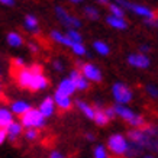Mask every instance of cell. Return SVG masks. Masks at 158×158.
<instances>
[{
    "instance_id": "obj_1",
    "label": "cell",
    "mask_w": 158,
    "mask_h": 158,
    "mask_svg": "<svg viewBox=\"0 0 158 158\" xmlns=\"http://www.w3.org/2000/svg\"><path fill=\"white\" fill-rule=\"evenodd\" d=\"M128 142L142 154L144 149L157 151V125L147 123L142 128H131L128 131Z\"/></svg>"
},
{
    "instance_id": "obj_2",
    "label": "cell",
    "mask_w": 158,
    "mask_h": 158,
    "mask_svg": "<svg viewBox=\"0 0 158 158\" xmlns=\"http://www.w3.org/2000/svg\"><path fill=\"white\" fill-rule=\"evenodd\" d=\"M129 149V142L123 134H112L107 138V152L116 158H125Z\"/></svg>"
},
{
    "instance_id": "obj_3",
    "label": "cell",
    "mask_w": 158,
    "mask_h": 158,
    "mask_svg": "<svg viewBox=\"0 0 158 158\" xmlns=\"http://www.w3.org/2000/svg\"><path fill=\"white\" fill-rule=\"evenodd\" d=\"M20 125L23 126V129L26 128H34V129H44L45 125H47V119L44 118L41 113H39L38 109L35 107H31V109L25 113V115L20 116Z\"/></svg>"
},
{
    "instance_id": "obj_4",
    "label": "cell",
    "mask_w": 158,
    "mask_h": 158,
    "mask_svg": "<svg viewBox=\"0 0 158 158\" xmlns=\"http://www.w3.org/2000/svg\"><path fill=\"white\" fill-rule=\"evenodd\" d=\"M77 70L81 73V76L86 78L89 83H102L103 81V73L96 64L93 62H84V61H76Z\"/></svg>"
},
{
    "instance_id": "obj_5",
    "label": "cell",
    "mask_w": 158,
    "mask_h": 158,
    "mask_svg": "<svg viewBox=\"0 0 158 158\" xmlns=\"http://www.w3.org/2000/svg\"><path fill=\"white\" fill-rule=\"evenodd\" d=\"M112 96L115 99L116 105H126L132 102L134 99V91L126 83L122 81H116L113 86H112Z\"/></svg>"
},
{
    "instance_id": "obj_6",
    "label": "cell",
    "mask_w": 158,
    "mask_h": 158,
    "mask_svg": "<svg viewBox=\"0 0 158 158\" xmlns=\"http://www.w3.org/2000/svg\"><path fill=\"white\" fill-rule=\"evenodd\" d=\"M116 5L120 6L122 9H128L131 12H134L135 15H138L141 18H144V20L147 19H155L157 15L154 12L152 9H149L148 6H144V5H138V3H131L128 0H115Z\"/></svg>"
},
{
    "instance_id": "obj_7",
    "label": "cell",
    "mask_w": 158,
    "mask_h": 158,
    "mask_svg": "<svg viewBox=\"0 0 158 158\" xmlns=\"http://www.w3.org/2000/svg\"><path fill=\"white\" fill-rule=\"evenodd\" d=\"M55 15H57L58 20L61 22L64 26H67L68 29H80L81 28V20L78 19L77 16H73L67 12V10L61 7V6H57L55 7Z\"/></svg>"
},
{
    "instance_id": "obj_8",
    "label": "cell",
    "mask_w": 158,
    "mask_h": 158,
    "mask_svg": "<svg viewBox=\"0 0 158 158\" xmlns=\"http://www.w3.org/2000/svg\"><path fill=\"white\" fill-rule=\"evenodd\" d=\"M126 61L132 68H138V70H147L151 65V58L148 55H145V54H139V52L128 55Z\"/></svg>"
},
{
    "instance_id": "obj_9",
    "label": "cell",
    "mask_w": 158,
    "mask_h": 158,
    "mask_svg": "<svg viewBox=\"0 0 158 158\" xmlns=\"http://www.w3.org/2000/svg\"><path fill=\"white\" fill-rule=\"evenodd\" d=\"M68 78L73 81L74 87H76V90L78 91H87L90 89V83L87 81L86 78L81 76V73L78 71L77 68H73L70 74H68Z\"/></svg>"
},
{
    "instance_id": "obj_10",
    "label": "cell",
    "mask_w": 158,
    "mask_h": 158,
    "mask_svg": "<svg viewBox=\"0 0 158 158\" xmlns=\"http://www.w3.org/2000/svg\"><path fill=\"white\" fill-rule=\"evenodd\" d=\"M5 131H6V136H7L6 141H10L12 144H16L18 139L23 135V126H22L20 122H18V120H13Z\"/></svg>"
},
{
    "instance_id": "obj_11",
    "label": "cell",
    "mask_w": 158,
    "mask_h": 158,
    "mask_svg": "<svg viewBox=\"0 0 158 158\" xmlns=\"http://www.w3.org/2000/svg\"><path fill=\"white\" fill-rule=\"evenodd\" d=\"M91 106H93V109H94V118H93V120L96 122V125H97V126H100V128L107 126L110 120L107 119V116H106L105 112H103L105 105H103L102 102H94Z\"/></svg>"
},
{
    "instance_id": "obj_12",
    "label": "cell",
    "mask_w": 158,
    "mask_h": 158,
    "mask_svg": "<svg viewBox=\"0 0 158 158\" xmlns=\"http://www.w3.org/2000/svg\"><path fill=\"white\" fill-rule=\"evenodd\" d=\"M49 86V80L44 74H34L32 78H31V83H29L28 90L29 91H41L48 89Z\"/></svg>"
},
{
    "instance_id": "obj_13",
    "label": "cell",
    "mask_w": 158,
    "mask_h": 158,
    "mask_svg": "<svg viewBox=\"0 0 158 158\" xmlns=\"http://www.w3.org/2000/svg\"><path fill=\"white\" fill-rule=\"evenodd\" d=\"M52 100H54V103H55V107H58L61 112H68V110H71L73 107H74V102H73L71 97L60 94L57 91L54 93Z\"/></svg>"
},
{
    "instance_id": "obj_14",
    "label": "cell",
    "mask_w": 158,
    "mask_h": 158,
    "mask_svg": "<svg viewBox=\"0 0 158 158\" xmlns=\"http://www.w3.org/2000/svg\"><path fill=\"white\" fill-rule=\"evenodd\" d=\"M113 110H115L116 116H119L120 119L128 125H131V122L134 120L135 115H136L134 110L131 107H128L126 105H113Z\"/></svg>"
},
{
    "instance_id": "obj_15",
    "label": "cell",
    "mask_w": 158,
    "mask_h": 158,
    "mask_svg": "<svg viewBox=\"0 0 158 158\" xmlns=\"http://www.w3.org/2000/svg\"><path fill=\"white\" fill-rule=\"evenodd\" d=\"M38 110H39V113H41L45 119H49V118L55 113V103H54L52 97H51V96L45 97V99L41 102V105H39Z\"/></svg>"
},
{
    "instance_id": "obj_16",
    "label": "cell",
    "mask_w": 158,
    "mask_h": 158,
    "mask_svg": "<svg viewBox=\"0 0 158 158\" xmlns=\"http://www.w3.org/2000/svg\"><path fill=\"white\" fill-rule=\"evenodd\" d=\"M57 93H60V94H64V96H68V97H73V94L76 93V87H74V84H73V81L70 80V78H62L61 81L58 83L57 86Z\"/></svg>"
},
{
    "instance_id": "obj_17",
    "label": "cell",
    "mask_w": 158,
    "mask_h": 158,
    "mask_svg": "<svg viewBox=\"0 0 158 158\" xmlns=\"http://www.w3.org/2000/svg\"><path fill=\"white\" fill-rule=\"evenodd\" d=\"M32 106L29 105L28 102H25V100H16V102H12L10 103V112H12V115L15 116H22L25 115L26 112H28L29 109H31Z\"/></svg>"
},
{
    "instance_id": "obj_18",
    "label": "cell",
    "mask_w": 158,
    "mask_h": 158,
    "mask_svg": "<svg viewBox=\"0 0 158 158\" xmlns=\"http://www.w3.org/2000/svg\"><path fill=\"white\" fill-rule=\"evenodd\" d=\"M106 23L109 25L110 28L116 29V31H126L128 26H129L125 18H116V16H112V15L106 16Z\"/></svg>"
},
{
    "instance_id": "obj_19",
    "label": "cell",
    "mask_w": 158,
    "mask_h": 158,
    "mask_svg": "<svg viewBox=\"0 0 158 158\" xmlns=\"http://www.w3.org/2000/svg\"><path fill=\"white\" fill-rule=\"evenodd\" d=\"M23 25H25V29L29 31L31 34H38L39 32V20L34 15H26Z\"/></svg>"
},
{
    "instance_id": "obj_20",
    "label": "cell",
    "mask_w": 158,
    "mask_h": 158,
    "mask_svg": "<svg viewBox=\"0 0 158 158\" xmlns=\"http://www.w3.org/2000/svg\"><path fill=\"white\" fill-rule=\"evenodd\" d=\"M51 39H52L54 42L60 44V45H62V47H67V48H70L71 47V41L68 39V36L65 34H62V32H60V31H57V29H54V31H51Z\"/></svg>"
},
{
    "instance_id": "obj_21",
    "label": "cell",
    "mask_w": 158,
    "mask_h": 158,
    "mask_svg": "<svg viewBox=\"0 0 158 158\" xmlns=\"http://www.w3.org/2000/svg\"><path fill=\"white\" fill-rule=\"evenodd\" d=\"M74 105L78 107V110H80L83 115L86 116L87 119H91V120H93V118H94V109H93V106L89 105L87 102L81 100V99H78V100H77Z\"/></svg>"
},
{
    "instance_id": "obj_22",
    "label": "cell",
    "mask_w": 158,
    "mask_h": 158,
    "mask_svg": "<svg viewBox=\"0 0 158 158\" xmlns=\"http://www.w3.org/2000/svg\"><path fill=\"white\" fill-rule=\"evenodd\" d=\"M13 120V115H12V112L9 109L0 107V129H6Z\"/></svg>"
},
{
    "instance_id": "obj_23",
    "label": "cell",
    "mask_w": 158,
    "mask_h": 158,
    "mask_svg": "<svg viewBox=\"0 0 158 158\" xmlns=\"http://www.w3.org/2000/svg\"><path fill=\"white\" fill-rule=\"evenodd\" d=\"M6 41H7V44H9L12 48H19V47H22L25 42L23 36L20 34H18V32H9L7 36H6Z\"/></svg>"
},
{
    "instance_id": "obj_24",
    "label": "cell",
    "mask_w": 158,
    "mask_h": 158,
    "mask_svg": "<svg viewBox=\"0 0 158 158\" xmlns=\"http://www.w3.org/2000/svg\"><path fill=\"white\" fill-rule=\"evenodd\" d=\"M93 48H94V51H96L97 54H100L103 57H106V55L110 54V47L106 42H103V41H94V42H93Z\"/></svg>"
},
{
    "instance_id": "obj_25",
    "label": "cell",
    "mask_w": 158,
    "mask_h": 158,
    "mask_svg": "<svg viewBox=\"0 0 158 158\" xmlns=\"http://www.w3.org/2000/svg\"><path fill=\"white\" fill-rule=\"evenodd\" d=\"M39 135H41V132H39V129H34V128H26V129H23V136L26 141H29V142H35V141H38Z\"/></svg>"
},
{
    "instance_id": "obj_26",
    "label": "cell",
    "mask_w": 158,
    "mask_h": 158,
    "mask_svg": "<svg viewBox=\"0 0 158 158\" xmlns=\"http://www.w3.org/2000/svg\"><path fill=\"white\" fill-rule=\"evenodd\" d=\"M65 35H67L68 39H70L73 44H83V36L77 29H68L67 32H65Z\"/></svg>"
},
{
    "instance_id": "obj_27",
    "label": "cell",
    "mask_w": 158,
    "mask_h": 158,
    "mask_svg": "<svg viewBox=\"0 0 158 158\" xmlns=\"http://www.w3.org/2000/svg\"><path fill=\"white\" fill-rule=\"evenodd\" d=\"M93 158H110L105 145H96L93 148Z\"/></svg>"
},
{
    "instance_id": "obj_28",
    "label": "cell",
    "mask_w": 158,
    "mask_h": 158,
    "mask_svg": "<svg viewBox=\"0 0 158 158\" xmlns=\"http://www.w3.org/2000/svg\"><path fill=\"white\" fill-rule=\"evenodd\" d=\"M70 49H71V52L74 54V55H77V57H84V55H87V48L84 47V44H71Z\"/></svg>"
},
{
    "instance_id": "obj_29",
    "label": "cell",
    "mask_w": 158,
    "mask_h": 158,
    "mask_svg": "<svg viewBox=\"0 0 158 158\" xmlns=\"http://www.w3.org/2000/svg\"><path fill=\"white\" fill-rule=\"evenodd\" d=\"M109 10H110V15L112 16H116V18H125V10L118 6L116 3H109Z\"/></svg>"
},
{
    "instance_id": "obj_30",
    "label": "cell",
    "mask_w": 158,
    "mask_h": 158,
    "mask_svg": "<svg viewBox=\"0 0 158 158\" xmlns=\"http://www.w3.org/2000/svg\"><path fill=\"white\" fill-rule=\"evenodd\" d=\"M84 15H86L87 18L90 20H97L99 19V10L96 9V7H93V6H86L84 7Z\"/></svg>"
},
{
    "instance_id": "obj_31",
    "label": "cell",
    "mask_w": 158,
    "mask_h": 158,
    "mask_svg": "<svg viewBox=\"0 0 158 158\" xmlns=\"http://www.w3.org/2000/svg\"><path fill=\"white\" fill-rule=\"evenodd\" d=\"M10 64H12V70H15V71H18V70H22V68L26 67V62H25V60H23V58H20V57L12 58Z\"/></svg>"
},
{
    "instance_id": "obj_32",
    "label": "cell",
    "mask_w": 158,
    "mask_h": 158,
    "mask_svg": "<svg viewBox=\"0 0 158 158\" xmlns=\"http://www.w3.org/2000/svg\"><path fill=\"white\" fill-rule=\"evenodd\" d=\"M28 70L32 74H44V67L39 64V62H34V64H31L28 67Z\"/></svg>"
},
{
    "instance_id": "obj_33",
    "label": "cell",
    "mask_w": 158,
    "mask_h": 158,
    "mask_svg": "<svg viewBox=\"0 0 158 158\" xmlns=\"http://www.w3.org/2000/svg\"><path fill=\"white\" fill-rule=\"evenodd\" d=\"M145 90H147V93H148V96L151 97V99L157 100V97H158V90H157V86H155V84H148Z\"/></svg>"
},
{
    "instance_id": "obj_34",
    "label": "cell",
    "mask_w": 158,
    "mask_h": 158,
    "mask_svg": "<svg viewBox=\"0 0 158 158\" xmlns=\"http://www.w3.org/2000/svg\"><path fill=\"white\" fill-rule=\"evenodd\" d=\"M103 112H105V115L107 116V119L109 120H113L116 118V113H115V110H113V106H105Z\"/></svg>"
},
{
    "instance_id": "obj_35",
    "label": "cell",
    "mask_w": 158,
    "mask_h": 158,
    "mask_svg": "<svg viewBox=\"0 0 158 158\" xmlns=\"http://www.w3.org/2000/svg\"><path fill=\"white\" fill-rule=\"evenodd\" d=\"M52 68L57 73H62L65 67H64V62H62L61 60H54V61H52Z\"/></svg>"
},
{
    "instance_id": "obj_36",
    "label": "cell",
    "mask_w": 158,
    "mask_h": 158,
    "mask_svg": "<svg viewBox=\"0 0 158 158\" xmlns=\"http://www.w3.org/2000/svg\"><path fill=\"white\" fill-rule=\"evenodd\" d=\"M28 49L31 51V54H38L39 47L35 42H28Z\"/></svg>"
},
{
    "instance_id": "obj_37",
    "label": "cell",
    "mask_w": 158,
    "mask_h": 158,
    "mask_svg": "<svg viewBox=\"0 0 158 158\" xmlns=\"http://www.w3.org/2000/svg\"><path fill=\"white\" fill-rule=\"evenodd\" d=\"M149 52H151V47H149V45L144 44V45H141V47H139V54H145V55H148Z\"/></svg>"
},
{
    "instance_id": "obj_38",
    "label": "cell",
    "mask_w": 158,
    "mask_h": 158,
    "mask_svg": "<svg viewBox=\"0 0 158 158\" xmlns=\"http://www.w3.org/2000/svg\"><path fill=\"white\" fill-rule=\"evenodd\" d=\"M49 158H65V155L61 151H52V152L49 154Z\"/></svg>"
},
{
    "instance_id": "obj_39",
    "label": "cell",
    "mask_w": 158,
    "mask_h": 158,
    "mask_svg": "<svg viewBox=\"0 0 158 158\" xmlns=\"http://www.w3.org/2000/svg\"><path fill=\"white\" fill-rule=\"evenodd\" d=\"M6 139H7V136H6V131L5 129H0V145L5 144Z\"/></svg>"
},
{
    "instance_id": "obj_40",
    "label": "cell",
    "mask_w": 158,
    "mask_h": 158,
    "mask_svg": "<svg viewBox=\"0 0 158 158\" xmlns=\"http://www.w3.org/2000/svg\"><path fill=\"white\" fill-rule=\"evenodd\" d=\"M145 23L148 25V26H151V28H157V18L155 19H147Z\"/></svg>"
},
{
    "instance_id": "obj_41",
    "label": "cell",
    "mask_w": 158,
    "mask_h": 158,
    "mask_svg": "<svg viewBox=\"0 0 158 158\" xmlns=\"http://www.w3.org/2000/svg\"><path fill=\"white\" fill-rule=\"evenodd\" d=\"M0 3L5 6H15V0H0Z\"/></svg>"
},
{
    "instance_id": "obj_42",
    "label": "cell",
    "mask_w": 158,
    "mask_h": 158,
    "mask_svg": "<svg viewBox=\"0 0 158 158\" xmlns=\"http://www.w3.org/2000/svg\"><path fill=\"white\" fill-rule=\"evenodd\" d=\"M84 136H86V139H87V141H90V142H93V141L96 139V136H94V135L91 134V132H89V134H86V135H84Z\"/></svg>"
},
{
    "instance_id": "obj_43",
    "label": "cell",
    "mask_w": 158,
    "mask_h": 158,
    "mask_svg": "<svg viewBox=\"0 0 158 158\" xmlns=\"http://www.w3.org/2000/svg\"><path fill=\"white\" fill-rule=\"evenodd\" d=\"M97 3H100V5H103V6H107L109 5V0H97Z\"/></svg>"
},
{
    "instance_id": "obj_44",
    "label": "cell",
    "mask_w": 158,
    "mask_h": 158,
    "mask_svg": "<svg viewBox=\"0 0 158 158\" xmlns=\"http://www.w3.org/2000/svg\"><path fill=\"white\" fill-rule=\"evenodd\" d=\"M142 158H155V155H152V154H145Z\"/></svg>"
},
{
    "instance_id": "obj_45",
    "label": "cell",
    "mask_w": 158,
    "mask_h": 158,
    "mask_svg": "<svg viewBox=\"0 0 158 158\" xmlns=\"http://www.w3.org/2000/svg\"><path fill=\"white\" fill-rule=\"evenodd\" d=\"M70 2H73V3H80L81 0H70Z\"/></svg>"
},
{
    "instance_id": "obj_46",
    "label": "cell",
    "mask_w": 158,
    "mask_h": 158,
    "mask_svg": "<svg viewBox=\"0 0 158 158\" xmlns=\"http://www.w3.org/2000/svg\"><path fill=\"white\" fill-rule=\"evenodd\" d=\"M0 94H2V86H0Z\"/></svg>"
}]
</instances>
